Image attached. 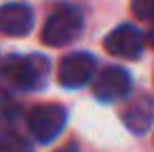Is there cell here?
Wrapping results in <instances>:
<instances>
[{
	"label": "cell",
	"instance_id": "cell-1",
	"mask_svg": "<svg viewBox=\"0 0 154 152\" xmlns=\"http://www.w3.org/2000/svg\"><path fill=\"white\" fill-rule=\"evenodd\" d=\"M49 60L45 56H9L0 65V81L14 90H38L49 78Z\"/></svg>",
	"mask_w": 154,
	"mask_h": 152
},
{
	"label": "cell",
	"instance_id": "cell-2",
	"mask_svg": "<svg viewBox=\"0 0 154 152\" xmlns=\"http://www.w3.org/2000/svg\"><path fill=\"white\" fill-rule=\"evenodd\" d=\"M81 27H83V18L78 9L63 5L47 18L45 27H42V43L49 47H63L76 38Z\"/></svg>",
	"mask_w": 154,
	"mask_h": 152
},
{
	"label": "cell",
	"instance_id": "cell-3",
	"mask_svg": "<svg viewBox=\"0 0 154 152\" xmlns=\"http://www.w3.org/2000/svg\"><path fill=\"white\" fill-rule=\"evenodd\" d=\"M65 121H67L65 107L56 105V103L36 105L29 112V116H27L29 132L34 134V139L40 141V143H49V141H54L58 134H60V130L65 128Z\"/></svg>",
	"mask_w": 154,
	"mask_h": 152
},
{
	"label": "cell",
	"instance_id": "cell-4",
	"mask_svg": "<svg viewBox=\"0 0 154 152\" xmlns=\"http://www.w3.org/2000/svg\"><path fill=\"white\" fill-rule=\"evenodd\" d=\"M94 70H96V60H94V56L78 51V54L65 56V58L58 63L56 78H58V83H60L63 87H67V90H76V87H83L85 83L92 81Z\"/></svg>",
	"mask_w": 154,
	"mask_h": 152
},
{
	"label": "cell",
	"instance_id": "cell-5",
	"mask_svg": "<svg viewBox=\"0 0 154 152\" xmlns=\"http://www.w3.org/2000/svg\"><path fill=\"white\" fill-rule=\"evenodd\" d=\"M143 34L132 25H121L114 31H109V36L105 38V49L109 51L112 56H119V58H127V60H134L141 56L143 51Z\"/></svg>",
	"mask_w": 154,
	"mask_h": 152
},
{
	"label": "cell",
	"instance_id": "cell-6",
	"mask_svg": "<svg viewBox=\"0 0 154 152\" xmlns=\"http://www.w3.org/2000/svg\"><path fill=\"white\" fill-rule=\"evenodd\" d=\"M130 74L121 67H105L94 78V96L98 101H119L130 92Z\"/></svg>",
	"mask_w": 154,
	"mask_h": 152
},
{
	"label": "cell",
	"instance_id": "cell-7",
	"mask_svg": "<svg viewBox=\"0 0 154 152\" xmlns=\"http://www.w3.org/2000/svg\"><path fill=\"white\" fill-rule=\"evenodd\" d=\"M121 116H123V123L127 125V130H132L134 134L147 132L154 121V101L147 94H136L125 103Z\"/></svg>",
	"mask_w": 154,
	"mask_h": 152
},
{
	"label": "cell",
	"instance_id": "cell-8",
	"mask_svg": "<svg viewBox=\"0 0 154 152\" xmlns=\"http://www.w3.org/2000/svg\"><path fill=\"white\" fill-rule=\"evenodd\" d=\"M34 27V11L23 2H9L0 7V34L27 36Z\"/></svg>",
	"mask_w": 154,
	"mask_h": 152
},
{
	"label": "cell",
	"instance_id": "cell-9",
	"mask_svg": "<svg viewBox=\"0 0 154 152\" xmlns=\"http://www.w3.org/2000/svg\"><path fill=\"white\" fill-rule=\"evenodd\" d=\"M0 152H29V145L16 134H2L0 137Z\"/></svg>",
	"mask_w": 154,
	"mask_h": 152
},
{
	"label": "cell",
	"instance_id": "cell-10",
	"mask_svg": "<svg viewBox=\"0 0 154 152\" xmlns=\"http://www.w3.org/2000/svg\"><path fill=\"white\" fill-rule=\"evenodd\" d=\"M132 14L139 20H154V0H132Z\"/></svg>",
	"mask_w": 154,
	"mask_h": 152
},
{
	"label": "cell",
	"instance_id": "cell-11",
	"mask_svg": "<svg viewBox=\"0 0 154 152\" xmlns=\"http://www.w3.org/2000/svg\"><path fill=\"white\" fill-rule=\"evenodd\" d=\"M147 43H150V45L154 47V25H152V29L147 31Z\"/></svg>",
	"mask_w": 154,
	"mask_h": 152
},
{
	"label": "cell",
	"instance_id": "cell-12",
	"mask_svg": "<svg viewBox=\"0 0 154 152\" xmlns=\"http://www.w3.org/2000/svg\"><path fill=\"white\" fill-rule=\"evenodd\" d=\"M56 152H78V150L72 148V145H67V148H60V150H56Z\"/></svg>",
	"mask_w": 154,
	"mask_h": 152
}]
</instances>
